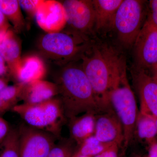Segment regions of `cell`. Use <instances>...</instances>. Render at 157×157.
<instances>
[{
    "instance_id": "cell-13",
    "label": "cell",
    "mask_w": 157,
    "mask_h": 157,
    "mask_svg": "<svg viewBox=\"0 0 157 157\" xmlns=\"http://www.w3.org/2000/svg\"><path fill=\"white\" fill-rule=\"evenodd\" d=\"M123 0H93L95 14V31L109 32L114 28L117 12Z\"/></svg>"
},
{
    "instance_id": "cell-33",
    "label": "cell",
    "mask_w": 157,
    "mask_h": 157,
    "mask_svg": "<svg viewBox=\"0 0 157 157\" xmlns=\"http://www.w3.org/2000/svg\"><path fill=\"white\" fill-rule=\"evenodd\" d=\"M7 86V81L3 78H0V91Z\"/></svg>"
},
{
    "instance_id": "cell-5",
    "label": "cell",
    "mask_w": 157,
    "mask_h": 157,
    "mask_svg": "<svg viewBox=\"0 0 157 157\" xmlns=\"http://www.w3.org/2000/svg\"><path fill=\"white\" fill-rule=\"evenodd\" d=\"M90 38L73 31L48 33L43 36L40 48L48 58L67 65L80 59L92 42Z\"/></svg>"
},
{
    "instance_id": "cell-14",
    "label": "cell",
    "mask_w": 157,
    "mask_h": 157,
    "mask_svg": "<svg viewBox=\"0 0 157 157\" xmlns=\"http://www.w3.org/2000/svg\"><path fill=\"white\" fill-rule=\"evenodd\" d=\"M59 95L56 83L42 80L25 85L21 99L24 103L37 104L43 103Z\"/></svg>"
},
{
    "instance_id": "cell-21",
    "label": "cell",
    "mask_w": 157,
    "mask_h": 157,
    "mask_svg": "<svg viewBox=\"0 0 157 157\" xmlns=\"http://www.w3.org/2000/svg\"><path fill=\"white\" fill-rule=\"evenodd\" d=\"M0 9L6 18L10 20L17 29L22 28L23 19L18 1L0 0Z\"/></svg>"
},
{
    "instance_id": "cell-10",
    "label": "cell",
    "mask_w": 157,
    "mask_h": 157,
    "mask_svg": "<svg viewBox=\"0 0 157 157\" xmlns=\"http://www.w3.org/2000/svg\"><path fill=\"white\" fill-rule=\"evenodd\" d=\"M132 77L140 100V112L157 119V81L148 71L135 67Z\"/></svg>"
},
{
    "instance_id": "cell-26",
    "label": "cell",
    "mask_w": 157,
    "mask_h": 157,
    "mask_svg": "<svg viewBox=\"0 0 157 157\" xmlns=\"http://www.w3.org/2000/svg\"><path fill=\"white\" fill-rule=\"evenodd\" d=\"M11 129L9 123L0 116V144L8 136Z\"/></svg>"
},
{
    "instance_id": "cell-9",
    "label": "cell",
    "mask_w": 157,
    "mask_h": 157,
    "mask_svg": "<svg viewBox=\"0 0 157 157\" xmlns=\"http://www.w3.org/2000/svg\"><path fill=\"white\" fill-rule=\"evenodd\" d=\"M135 65L150 72L157 66V29L145 21L134 45Z\"/></svg>"
},
{
    "instance_id": "cell-23",
    "label": "cell",
    "mask_w": 157,
    "mask_h": 157,
    "mask_svg": "<svg viewBox=\"0 0 157 157\" xmlns=\"http://www.w3.org/2000/svg\"><path fill=\"white\" fill-rule=\"evenodd\" d=\"M73 142L71 139H59L47 157H73L76 150H74Z\"/></svg>"
},
{
    "instance_id": "cell-8",
    "label": "cell",
    "mask_w": 157,
    "mask_h": 157,
    "mask_svg": "<svg viewBox=\"0 0 157 157\" xmlns=\"http://www.w3.org/2000/svg\"><path fill=\"white\" fill-rule=\"evenodd\" d=\"M20 157H47L58 138L25 124L18 128Z\"/></svg>"
},
{
    "instance_id": "cell-32",
    "label": "cell",
    "mask_w": 157,
    "mask_h": 157,
    "mask_svg": "<svg viewBox=\"0 0 157 157\" xmlns=\"http://www.w3.org/2000/svg\"><path fill=\"white\" fill-rule=\"evenodd\" d=\"M149 72L152 76V77L157 81V66Z\"/></svg>"
},
{
    "instance_id": "cell-34",
    "label": "cell",
    "mask_w": 157,
    "mask_h": 157,
    "mask_svg": "<svg viewBox=\"0 0 157 157\" xmlns=\"http://www.w3.org/2000/svg\"><path fill=\"white\" fill-rule=\"evenodd\" d=\"M73 157H89L85 156L79 155V156H73Z\"/></svg>"
},
{
    "instance_id": "cell-27",
    "label": "cell",
    "mask_w": 157,
    "mask_h": 157,
    "mask_svg": "<svg viewBox=\"0 0 157 157\" xmlns=\"http://www.w3.org/2000/svg\"><path fill=\"white\" fill-rule=\"evenodd\" d=\"M119 146L118 144H113L100 154L94 157H118Z\"/></svg>"
},
{
    "instance_id": "cell-29",
    "label": "cell",
    "mask_w": 157,
    "mask_h": 157,
    "mask_svg": "<svg viewBox=\"0 0 157 157\" xmlns=\"http://www.w3.org/2000/svg\"><path fill=\"white\" fill-rule=\"evenodd\" d=\"M5 62L6 61L0 55V78L3 75H5L7 70Z\"/></svg>"
},
{
    "instance_id": "cell-24",
    "label": "cell",
    "mask_w": 157,
    "mask_h": 157,
    "mask_svg": "<svg viewBox=\"0 0 157 157\" xmlns=\"http://www.w3.org/2000/svg\"><path fill=\"white\" fill-rule=\"evenodd\" d=\"M145 21L157 29V0L149 2L148 13Z\"/></svg>"
},
{
    "instance_id": "cell-31",
    "label": "cell",
    "mask_w": 157,
    "mask_h": 157,
    "mask_svg": "<svg viewBox=\"0 0 157 157\" xmlns=\"http://www.w3.org/2000/svg\"><path fill=\"white\" fill-rule=\"evenodd\" d=\"M9 31L8 28L0 30V44L5 39Z\"/></svg>"
},
{
    "instance_id": "cell-1",
    "label": "cell",
    "mask_w": 157,
    "mask_h": 157,
    "mask_svg": "<svg viewBox=\"0 0 157 157\" xmlns=\"http://www.w3.org/2000/svg\"><path fill=\"white\" fill-rule=\"evenodd\" d=\"M56 83L67 119L70 121L87 112L101 111L81 65L71 63L66 65Z\"/></svg>"
},
{
    "instance_id": "cell-28",
    "label": "cell",
    "mask_w": 157,
    "mask_h": 157,
    "mask_svg": "<svg viewBox=\"0 0 157 157\" xmlns=\"http://www.w3.org/2000/svg\"><path fill=\"white\" fill-rule=\"evenodd\" d=\"M148 157H157V141L154 140L150 143Z\"/></svg>"
},
{
    "instance_id": "cell-17",
    "label": "cell",
    "mask_w": 157,
    "mask_h": 157,
    "mask_svg": "<svg viewBox=\"0 0 157 157\" xmlns=\"http://www.w3.org/2000/svg\"><path fill=\"white\" fill-rule=\"evenodd\" d=\"M20 46L13 33L8 31V33L0 44V55L2 57L11 68V70L21 60Z\"/></svg>"
},
{
    "instance_id": "cell-18",
    "label": "cell",
    "mask_w": 157,
    "mask_h": 157,
    "mask_svg": "<svg viewBox=\"0 0 157 157\" xmlns=\"http://www.w3.org/2000/svg\"><path fill=\"white\" fill-rule=\"evenodd\" d=\"M25 85L22 83L8 86L0 91V116L11 110L21 100Z\"/></svg>"
},
{
    "instance_id": "cell-30",
    "label": "cell",
    "mask_w": 157,
    "mask_h": 157,
    "mask_svg": "<svg viewBox=\"0 0 157 157\" xmlns=\"http://www.w3.org/2000/svg\"><path fill=\"white\" fill-rule=\"evenodd\" d=\"M8 28L6 24V17L0 9V30Z\"/></svg>"
},
{
    "instance_id": "cell-12",
    "label": "cell",
    "mask_w": 157,
    "mask_h": 157,
    "mask_svg": "<svg viewBox=\"0 0 157 157\" xmlns=\"http://www.w3.org/2000/svg\"><path fill=\"white\" fill-rule=\"evenodd\" d=\"M39 27L48 33L59 32L67 24L62 3L55 1H42L35 14Z\"/></svg>"
},
{
    "instance_id": "cell-22",
    "label": "cell",
    "mask_w": 157,
    "mask_h": 157,
    "mask_svg": "<svg viewBox=\"0 0 157 157\" xmlns=\"http://www.w3.org/2000/svg\"><path fill=\"white\" fill-rule=\"evenodd\" d=\"M0 149V157H20L18 129L12 128Z\"/></svg>"
},
{
    "instance_id": "cell-25",
    "label": "cell",
    "mask_w": 157,
    "mask_h": 157,
    "mask_svg": "<svg viewBox=\"0 0 157 157\" xmlns=\"http://www.w3.org/2000/svg\"><path fill=\"white\" fill-rule=\"evenodd\" d=\"M20 6L23 10L30 15L35 16L37 9L40 6L42 1H18Z\"/></svg>"
},
{
    "instance_id": "cell-20",
    "label": "cell",
    "mask_w": 157,
    "mask_h": 157,
    "mask_svg": "<svg viewBox=\"0 0 157 157\" xmlns=\"http://www.w3.org/2000/svg\"><path fill=\"white\" fill-rule=\"evenodd\" d=\"M116 144L106 143L98 140L94 135L85 140L79 145L74 156L94 157Z\"/></svg>"
},
{
    "instance_id": "cell-6",
    "label": "cell",
    "mask_w": 157,
    "mask_h": 157,
    "mask_svg": "<svg viewBox=\"0 0 157 157\" xmlns=\"http://www.w3.org/2000/svg\"><path fill=\"white\" fill-rule=\"evenodd\" d=\"M145 6V1L123 0L118 9L113 29L119 41L127 48L133 46L144 24Z\"/></svg>"
},
{
    "instance_id": "cell-35",
    "label": "cell",
    "mask_w": 157,
    "mask_h": 157,
    "mask_svg": "<svg viewBox=\"0 0 157 157\" xmlns=\"http://www.w3.org/2000/svg\"><path fill=\"white\" fill-rule=\"evenodd\" d=\"M156 124L157 126V118L156 119Z\"/></svg>"
},
{
    "instance_id": "cell-11",
    "label": "cell",
    "mask_w": 157,
    "mask_h": 157,
    "mask_svg": "<svg viewBox=\"0 0 157 157\" xmlns=\"http://www.w3.org/2000/svg\"><path fill=\"white\" fill-rule=\"evenodd\" d=\"M94 135L98 140L104 143L119 145L123 143L122 126L112 108L96 114Z\"/></svg>"
},
{
    "instance_id": "cell-7",
    "label": "cell",
    "mask_w": 157,
    "mask_h": 157,
    "mask_svg": "<svg viewBox=\"0 0 157 157\" xmlns=\"http://www.w3.org/2000/svg\"><path fill=\"white\" fill-rule=\"evenodd\" d=\"M61 3L69 29L90 38L95 31V14L93 1L67 0Z\"/></svg>"
},
{
    "instance_id": "cell-16",
    "label": "cell",
    "mask_w": 157,
    "mask_h": 157,
    "mask_svg": "<svg viewBox=\"0 0 157 157\" xmlns=\"http://www.w3.org/2000/svg\"><path fill=\"white\" fill-rule=\"evenodd\" d=\"M94 112L83 113L69 121L71 139L80 145L94 134L96 115Z\"/></svg>"
},
{
    "instance_id": "cell-3",
    "label": "cell",
    "mask_w": 157,
    "mask_h": 157,
    "mask_svg": "<svg viewBox=\"0 0 157 157\" xmlns=\"http://www.w3.org/2000/svg\"><path fill=\"white\" fill-rule=\"evenodd\" d=\"M109 101L122 126L124 145L127 147L135 132L139 112L135 94L128 80L125 61L121 56L116 62Z\"/></svg>"
},
{
    "instance_id": "cell-2",
    "label": "cell",
    "mask_w": 157,
    "mask_h": 157,
    "mask_svg": "<svg viewBox=\"0 0 157 157\" xmlns=\"http://www.w3.org/2000/svg\"><path fill=\"white\" fill-rule=\"evenodd\" d=\"M119 56L107 44L93 41L80 57L82 67L101 111L111 107L109 104V94L113 80L116 62Z\"/></svg>"
},
{
    "instance_id": "cell-19",
    "label": "cell",
    "mask_w": 157,
    "mask_h": 157,
    "mask_svg": "<svg viewBox=\"0 0 157 157\" xmlns=\"http://www.w3.org/2000/svg\"><path fill=\"white\" fill-rule=\"evenodd\" d=\"M156 119L150 116L138 113L135 130L137 129L138 137L151 143L157 135Z\"/></svg>"
},
{
    "instance_id": "cell-15",
    "label": "cell",
    "mask_w": 157,
    "mask_h": 157,
    "mask_svg": "<svg viewBox=\"0 0 157 157\" xmlns=\"http://www.w3.org/2000/svg\"><path fill=\"white\" fill-rule=\"evenodd\" d=\"M18 83L27 84L42 80L45 75L43 62L38 57H28L19 63L12 70Z\"/></svg>"
},
{
    "instance_id": "cell-4",
    "label": "cell",
    "mask_w": 157,
    "mask_h": 157,
    "mask_svg": "<svg viewBox=\"0 0 157 157\" xmlns=\"http://www.w3.org/2000/svg\"><path fill=\"white\" fill-rule=\"evenodd\" d=\"M11 110L29 126L50 133L59 139L62 126L67 119L59 98L39 104H17Z\"/></svg>"
}]
</instances>
